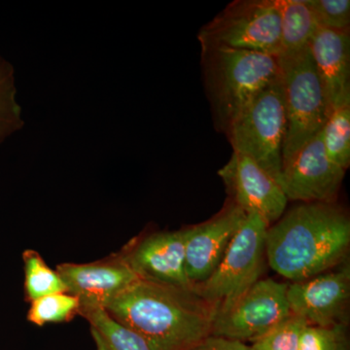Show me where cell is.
I'll return each mask as SVG.
<instances>
[{"mask_svg":"<svg viewBox=\"0 0 350 350\" xmlns=\"http://www.w3.org/2000/svg\"><path fill=\"white\" fill-rule=\"evenodd\" d=\"M105 310L153 350H187L211 335L217 308L192 287L138 280Z\"/></svg>","mask_w":350,"mask_h":350,"instance_id":"1","label":"cell"},{"mask_svg":"<svg viewBox=\"0 0 350 350\" xmlns=\"http://www.w3.org/2000/svg\"><path fill=\"white\" fill-rule=\"evenodd\" d=\"M349 250V216L337 202H301L267 230L269 267L292 282L337 268Z\"/></svg>","mask_w":350,"mask_h":350,"instance_id":"2","label":"cell"},{"mask_svg":"<svg viewBox=\"0 0 350 350\" xmlns=\"http://www.w3.org/2000/svg\"><path fill=\"white\" fill-rule=\"evenodd\" d=\"M202 62L214 124L225 133L253 98L280 75L278 56L252 51L202 48Z\"/></svg>","mask_w":350,"mask_h":350,"instance_id":"3","label":"cell"},{"mask_svg":"<svg viewBox=\"0 0 350 350\" xmlns=\"http://www.w3.org/2000/svg\"><path fill=\"white\" fill-rule=\"evenodd\" d=\"M278 59L287 121L282 150L283 167L322 131L330 111L310 47L282 53Z\"/></svg>","mask_w":350,"mask_h":350,"instance_id":"4","label":"cell"},{"mask_svg":"<svg viewBox=\"0 0 350 350\" xmlns=\"http://www.w3.org/2000/svg\"><path fill=\"white\" fill-rule=\"evenodd\" d=\"M286 124L280 72L253 98L226 133L234 152L250 157L280 185Z\"/></svg>","mask_w":350,"mask_h":350,"instance_id":"5","label":"cell"},{"mask_svg":"<svg viewBox=\"0 0 350 350\" xmlns=\"http://www.w3.org/2000/svg\"><path fill=\"white\" fill-rule=\"evenodd\" d=\"M268 222L256 213H246L215 271L193 290L217 308L227 312L258 280H261L266 260Z\"/></svg>","mask_w":350,"mask_h":350,"instance_id":"6","label":"cell"},{"mask_svg":"<svg viewBox=\"0 0 350 350\" xmlns=\"http://www.w3.org/2000/svg\"><path fill=\"white\" fill-rule=\"evenodd\" d=\"M200 47H227L278 56L280 15L278 0H237L202 27Z\"/></svg>","mask_w":350,"mask_h":350,"instance_id":"7","label":"cell"},{"mask_svg":"<svg viewBox=\"0 0 350 350\" xmlns=\"http://www.w3.org/2000/svg\"><path fill=\"white\" fill-rule=\"evenodd\" d=\"M287 283L259 280L227 312L216 314L211 335L253 342L291 315Z\"/></svg>","mask_w":350,"mask_h":350,"instance_id":"8","label":"cell"},{"mask_svg":"<svg viewBox=\"0 0 350 350\" xmlns=\"http://www.w3.org/2000/svg\"><path fill=\"white\" fill-rule=\"evenodd\" d=\"M287 300L292 314L301 317L308 325H347L349 262L308 280L290 283Z\"/></svg>","mask_w":350,"mask_h":350,"instance_id":"9","label":"cell"},{"mask_svg":"<svg viewBox=\"0 0 350 350\" xmlns=\"http://www.w3.org/2000/svg\"><path fill=\"white\" fill-rule=\"evenodd\" d=\"M188 227L131 239L120 254L139 280L193 287L186 273Z\"/></svg>","mask_w":350,"mask_h":350,"instance_id":"10","label":"cell"},{"mask_svg":"<svg viewBox=\"0 0 350 350\" xmlns=\"http://www.w3.org/2000/svg\"><path fill=\"white\" fill-rule=\"evenodd\" d=\"M345 172L327 156L321 131L282 167L280 186L288 200L335 204Z\"/></svg>","mask_w":350,"mask_h":350,"instance_id":"11","label":"cell"},{"mask_svg":"<svg viewBox=\"0 0 350 350\" xmlns=\"http://www.w3.org/2000/svg\"><path fill=\"white\" fill-rule=\"evenodd\" d=\"M218 175L229 199L246 213H256L271 225L285 213L288 200L282 186L250 157L234 152Z\"/></svg>","mask_w":350,"mask_h":350,"instance_id":"12","label":"cell"},{"mask_svg":"<svg viewBox=\"0 0 350 350\" xmlns=\"http://www.w3.org/2000/svg\"><path fill=\"white\" fill-rule=\"evenodd\" d=\"M245 217V211L229 199L208 220L188 226L186 273L192 286L215 271Z\"/></svg>","mask_w":350,"mask_h":350,"instance_id":"13","label":"cell"},{"mask_svg":"<svg viewBox=\"0 0 350 350\" xmlns=\"http://www.w3.org/2000/svg\"><path fill=\"white\" fill-rule=\"evenodd\" d=\"M57 271L81 308H103L139 280L120 253L87 264L63 262Z\"/></svg>","mask_w":350,"mask_h":350,"instance_id":"14","label":"cell"},{"mask_svg":"<svg viewBox=\"0 0 350 350\" xmlns=\"http://www.w3.org/2000/svg\"><path fill=\"white\" fill-rule=\"evenodd\" d=\"M329 111L350 103V36L319 27L308 44Z\"/></svg>","mask_w":350,"mask_h":350,"instance_id":"15","label":"cell"},{"mask_svg":"<svg viewBox=\"0 0 350 350\" xmlns=\"http://www.w3.org/2000/svg\"><path fill=\"white\" fill-rule=\"evenodd\" d=\"M96 350H153L142 336L113 319L103 308H81Z\"/></svg>","mask_w":350,"mask_h":350,"instance_id":"16","label":"cell"},{"mask_svg":"<svg viewBox=\"0 0 350 350\" xmlns=\"http://www.w3.org/2000/svg\"><path fill=\"white\" fill-rule=\"evenodd\" d=\"M278 8L280 15V54L308 46L319 27L312 9L308 6V0H278Z\"/></svg>","mask_w":350,"mask_h":350,"instance_id":"17","label":"cell"},{"mask_svg":"<svg viewBox=\"0 0 350 350\" xmlns=\"http://www.w3.org/2000/svg\"><path fill=\"white\" fill-rule=\"evenodd\" d=\"M25 269V295L27 301L38 300L51 294L68 293V286L57 269H51L40 253L25 250L23 254Z\"/></svg>","mask_w":350,"mask_h":350,"instance_id":"18","label":"cell"},{"mask_svg":"<svg viewBox=\"0 0 350 350\" xmlns=\"http://www.w3.org/2000/svg\"><path fill=\"white\" fill-rule=\"evenodd\" d=\"M324 147L332 162L347 170L350 165V103L336 108L322 129Z\"/></svg>","mask_w":350,"mask_h":350,"instance_id":"19","label":"cell"},{"mask_svg":"<svg viewBox=\"0 0 350 350\" xmlns=\"http://www.w3.org/2000/svg\"><path fill=\"white\" fill-rule=\"evenodd\" d=\"M80 301L70 293H56L31 301L27 320L42 327L50 323H64L79 315Z\"/></svg>","mask_w":350,"mask_h":350,"instance_id":"20","label":"cell"},{"mask_svg":"<svg viewBox=\"0 0 350 350\" xmlns=\"http://www.w3.org/2000/svg\"><path fill=\"white\" fill-rule=\"evenodd\" d=\"M23 126L12 66L0 56V144Z\"/></svg>","mask_w":350,"mask_h":350,"instance_id":"21","label":"cell"},{"mask_svg":"<svg viewBox=\"0 0 350 350\" xmlns=\"http://www.w3.org/2000/svg\"><path fill=\"white\" fill-rule=\"evenodd\" d=\"M306 322L291 314L261 338L252 342L250 350H299L301 330Z\"/></svg>","mask_w":350,"mask_h":350,"instance_id":"22","label":"cell"},{"mask_svg":"<svg viewBox=\"0 0 350 350\" xmlns=\"http://www.w3.org/2000/svg\"><path fill=\"white\" fill-rule=\"evenodd\" d=\"M347 326L322 327L306 324L301 330L299 350H342L349 347Z\"/></svg>","mask_w":350,"mask_h":350,"instance_id":"23","label":"cell"},{"mask_svg":"<svg viewBox=\"0 0 350 350\" xmlns=\"http://www.w3.org/2000/svg\"><path fill=\"white\" fill-rule=\"evenodd\" d=\"M319 27L349 32V0H308Z\"/></svg>","mask_w":350,"mask_h":350,"instance_id":"24","label":"cell"},{"mask_svg":"<svg viewBox=\"0 0 350 350\" xmlns=\"http://www.w3.org/2000/svg\"><path fill=\"white\" fill-rule=\"evenodd\" d=\"M187 350H250V345L239 340L211 335Z\"/></svg>","mask_w":350,"mask_h":350,"instance_id":"25","label":"cell"},{"mask_svg":"<svg viewBox=\"0 0 350 350\" xmlns=\"http://www.w3.org/2000/svg\"><path fill=\"white\" fill-rule=\"evenodd\" d=\"M342 350H349V347H345V349H342Z\"/></svg>","mask_w":350,"mask_h":350,"instance_id":"26","label":"cell"}]
</instances>
